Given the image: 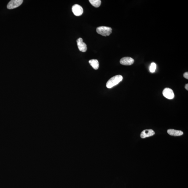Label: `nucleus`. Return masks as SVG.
Here are the masks:
<instances>
[{"label": "nucleus", "instance_id": "12", "mask_svg": "<svg viewBox=\"0 0 188 188\" xmlns=\"http://www.w3.org/2000/svg\"><path fill=\"white\" fill-rule=\"evenodd\" d=\"M156 64L154 62L152 63L151 65H150V72L152 73H154L155 71H156Z\"/></svg>", "mask_w": 188, "mask_h": 188}, {"label": "nucleus", "instance_id": "6", "mask_svg": "<svg viewBox=\"0 0 188 188\" xmlns=\"http://www.w3.org/2000/svg\"><path fill=\"white\" fill-rule=\"evenodd\" d=\"M77 43L78 49L80 51L82 52H85L87 51V45L83 42L82 38H79L77 40Z\"/></svg>", "mask_w": 188, "mask_h": 188}, {"label": "nucleus", "instance_id": "8", "mask_svg": "<svg viewBox=\"0 0 188 188\" xmlns=\"http://www.w3.org/2000/svg\"><path fill=\"white\" fill-rule=\"evenodd\" d=\"M155 134V132L152 129H146L144 130L141 133L140 137L142 138L150 137L153 136Z\"/></svg>", "mask_w": 188, "mask_h": 188}, {"label": "nucleus", "instance_id": "11", "mask_svg": "<svg viewBox=\"0 0 188 188\" xmlns=\"http://www.w3.org/2000/svg\"><path fill=\"white\" fill-rule=\"evenodd\" d=\"M91 4L95 7H99L101 4L100 0H89Z\"/></svg>", "mask_w": 188, "mask_h": 188}, {"label": "nucleus", "instance_id": "3", "mask_svg": "<svg viewBox=\"0 0 188 188\" xmlns=\"http://www.w3.org/2000/svg\"><path fill=\"white\" fill-rule=\"evenodd\" d=\"M23 2V0H12L7 4V8L9 9L16 8L21 5Z\"/></svg>", "mask_w": 188, "mask_h": 188}, {"label": "nucleus", "instance_id": "9", "mask_svg": "<svg viewBox=\"0 0 188 188\" xmlns=\"http://www.w3.org/2000/svg\"><path fill=\"white\" fill-rule=\"evenodd\" d=\"M167 132L170 135L174 136H181L183 134V131L173 129H168L167 130Z\"/></svg>", "mask_w": 188, "mask_h": 188}, {"label": "nucleus", "instance_id": "1", "mask_svg": "<svg viewBox=\"0 0 188 188\" xmlns=\"http://www.w3.org/2000/svg\"><path fill=\"white\" fill-rule=\"evenodd\" d=\"M123 77L120 75H117L113 77L110 79L107 83L106 87L110 89L114 87L123 79Z\"/></svg>", "mask_w": 188, "mask_h": 188}, {"label": "nucleus", "instance_id": "13", "mask_svg": "<svg viewBox=\"0 0 188 188\" xmlns=\"http://www.w3.org/2000/svg\"><path fill=\"white\" fill-rule=\"evenodd\" d=\"M184 77L186 78V79H188V72H185V73H184L183 75Z\"/></svg>", "mask_w": 188, "mask_h": 188}, {"label": "nucleus", "instance_id": "10", "mask_svg": "<svg viewBox=\"0 0 188 188\" xmlns=\"http://www.w3.org/2000/svg\"><path fill=\"white\" fill-rule=\"evenodd\" d=\"M89 63L94 69L95 70H98L99 67V63L97 60H91L89 61Z\"/></svg>", "mask_w": 188, "mask_h": 188}, {"label": "nucleus", "instance_id": "14", "mask_svg": "<svg viewBox=\"0 0 188 188\" xmlns=\"http://www.w3.org/2000/svg\"><path fill=\"white\" fill-rule=\"evenodd\" d=\"M185 88L186 89V90H188V84H186L185 86Z\"/></svg>", "mask_w": 188, "mask_h": 188}, {"label": "nucleus", "instance_id": "7", "mask_svg": "<svg viewBox=\"0 0 188 188\" xmlns=\"http://www.w3.org/2000/svg\"><path fill=\"white\" fill-rule=\"evenodd\" d=\"M134 59L130 57H123L120 60V64L125 66L131 65L134 64Z\"/></svg>", "mask_w": 188, "mask_h": 188}, {"label": "nucleus", "instance_id": "4", "mask_svg": "<svg viewBox=\"0 0 188 188\" xmlns=\"http://www.w3.org/2000/svg\"><path fill=\"white\" fill-rule=\"evenodd\" d=\"M72 11L73 13L76 16H79L82 15L83 9L80 5L78 4H75L72 7Z\"/></svg>", "mask_w": 188, "mask_h": 188}, {"label": "nucleus", "instance_id": "5", "mask_svg": "<svg viewBox=\"0 0 188 188\" xmlns=\"http://www.w3.org/2000/svg\"><path fill=\"white\" fill-rule=\"evenodd\" d=\"M163 95L166 98L172 99L174 97V93L173 90L169 88H165L163 91Z\"/></svg>", "mask_w": 188, "mask_h": 188}, {"label": "nucleus", "instance_id": "2", "mask_svg": "<svg viewBox=\"0 0 188 188\" xmlns=\"http://www.w3.org/2000/svg\"><path fill=\"white\" fill-rule=\"evenodd\" d=\"M96 31L98 34L104 36H107L112 33V29L108 26H100L97 28Z\"/></svg>", "mask_w": 188, "mask_h": 188}]
</instances>
